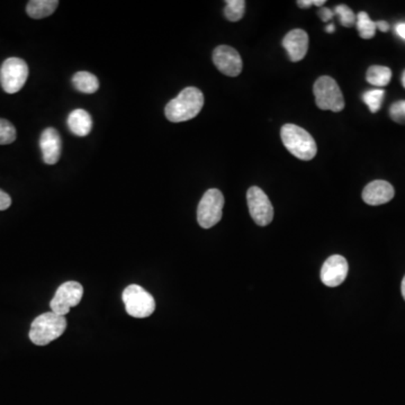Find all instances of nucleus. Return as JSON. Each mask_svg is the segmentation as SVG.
Wrapping results in <instances>:
<instances>
[{
    "instance_id": "nucleus-4",
    "label": "nucleus",
    "mask_w": 405,
    "mask_h": 405,
    "mask_svg": "<svg viewBox=\"0 0 405 405\" xmlns=\"http://www.w3.org/2000/svg\"><path fill=\"white\" fill-rule=\"evenodd\" d=\"M313 93L320 110L339 113L345 108L343 92L334 78L329 76L320 77L313 86Z\"/></svg>"
},
{
    "instance_id": "nucleus-30",
    "label": "nucleus",
    "mask_w": 405,
    "mask_h": 405,
    "mask_svg": "<svg viewBox=\"0 0 405 405\" xmlns=\"http://www.w3.org/2000/svg\"><path fill=\"white\" fill-rule=\"evenodd\" d=\"M327 32H328V33H334V24L328 25V26H327Z\"/></svg>"
},
{
    "instance_id": "nucleus-24",
    "label": "nucleus",
    "mask_w": 405,
    "mask_h": 405,
    "mask_svg": "<svg viewBox=\"0 0 405 405\" xmlns=\"http://www.w3.org/2000/svg\"><path fill=\"white\" fill-rule=\"evenodd\" d=\"M390 117L394 122L405 124V101H397L390 106Z\"/></svg>"
},
{
    "instance_id": "nucleus-29",
    "label": "nucleus",
    "mask_w": 405,
    "mask_h": 405,
    "mask_svg": "<svg viewBox=\"0 0 405 405\" xmlns=\"http://www.w3.org/2000/svg\"><path fill=\"white\" fill-rule=\"evenodd\" d=\"M395 31H397V35L401 36L403 40H405V23H399L395 27Z\"/></svg>"
},
{
    "instance_id": "nucleus-21",
    "label": "nucleus",
    "mask_w": 405,
    "mask_h": 405,
    "mask_svg": "<svg viewBox=\"0 0 405 405\" xmlns=\"http://www.w3.org/2000/svg\"><path fill=\"white\" fill-rule=\"evenodd\" d=\"M385 92L383 89L368 90L363 94V101L368 106L372 113H377L381 107V103L384 98Z\"/></svg>"
},
{
    "instance_id": "nucleus-6",
    "label": "nucleus",
    "mask_w": 405,
    "mask_h": 405,
    "mask_svg": "<svg viewBox=\"0 0 405 405\" xmlns=\"http://www.w3.org/2000/svg\"><path fill=\"white\" fill-rule=\"evenodd\" d=\"M224 196L216 188L203 195L197 209V221L203 229H211L220 222L223 214Z\"/></svg>"
},
{
    "instance_id": "nucleus-28",
    "label": "nucleus",
    "mask_w": 405,
    "mask_h": 405,
    "mask_svg": "<svg viewBox=\"0 0 405 405\" xmlns=\"http://www.w3.org/2000/svg\"><path fill=\"white\" fill-rule=\"evenodd\" d=\"M376 28H379L381 32H388L390 30V25L384 21H376Z\"/></svg>"
},
{
    "instance_id": "nucleus-12",
    "label": "nucleus",
    "mask_w": 405,
    "mask_h": 405,
    "mask_svg": "<svg viewBox=\"0 0 405 405\" xmlns=\"http://www.w3.org/2000/svg\"><path fill=\"white\" fill-rule=\"evenodd\" d=\"M40 148L45 164H57L62 151V141L59 132L53 128H45L40 137Z\"/></svg>"
},
{
    "instance_id": "nucleus-27",
    "label": "nucleus",
    "mask_w": 405,
    "mask_h": 405,
    "mask_svg": "<svg viewBox=\"0 0 405 405\" xmlns=\"http://www.w3.org/2000/svg\"><path fill=\"white\" fill-rule=\"evenodd\" d=\"M318 14H319L320 18H321L323 21H329L331 18L334 17V12H332L331 9L327 8V7H322V8H320Z\"/></svg>"
},
{
    "instance_id": "nucleus-19",
    "label": "nucleus",
    "mask_w": 405,
    "mask_h": 405,
    "mask_svg": "<svg viewBox=\"0 0 405 405\" xmlns=\"http://www.w3.org/2000/svg\"><path fill=\"white\" fill-rule=\"evenodd\" d=\"M356 25H357L358 33L361 39L370 40L375 36L376 30H377L376 21H372L367 12H361L358 14Z\"/></svg>"
},
{
    "instance_id": "nucleus-25",
    "label": "nucleus",
    "mask_w": 405,
    "mask_h": 405,
    "mask_svg": "<svg viewBox=\"0 0 405 405\" xmlns=\"http://www.w3.org/2000/svg\"><path fill=\"white\" fill-rule=\"evenodd\" d=\"M325 0H298V6L301 8H310L311 6H320L325 5Z\"/></svg>"
},
{
    "instance_id": "nucleus-1",
    "label": "nucleus",
    "mask_w": 405,
    "mask_h": 405,
    "mask_svg": "<svg viewBox=\"0 0 405 405\" xmlns=\"http://www.w3.org/2000/svg\"><path fill=\"white\" fill-rule=\"evenodd\" d=\"M203 106L204 95L202 92L196 87H187L176 98L168 103L164 114L170 122H186L196 117Z\"/></svg>"
},
{
    "instance_id": "nucleus-16",
    "label": "nucleus",
    "mask_w": 405,
    "mask_h": 405,
    "mask_svg": "<svg viewBox=\"0 0 405 405\" xmlns=\"http://www.w3.org/2000/svg\"><path fill=\"white\" fill-rule=\"evenodd\" d=\"M59 6L58 0H31L27 3V15L34 19L49 17Z\"/></svg>"
},
{
    "instance_id": "nucleus-5",
    "label": "nucleus",
    "mask_w": 405,
    "mask_h": 405,
    "mask_svg": "<svg viewBox=\"0 0 405 405\" xmlns=\"http://www.w3.org/2000/svg\"><path fill=\"white\" fill-rule=\"evenodd\" d=\"M123 302L128 316L137 319L148 318L155 310V298L139 285H130L124 289Z\"/></svg>"
},
{
    "instance_id": "nucleus-10",
    "label": "nucleus",
    "mask_w": 405,
    "mask_h": 405,
    "mask_svg": "<svg viewBox=\"0 0 405 405\" xmlns=\"http://www.w3.org/2000/svg\"><path fill=\"white\" fill-rule=\"evenodd\" d=\"M213 62L222 74L229 77L240 75L243 68L242 59L236 49L220 45L213 52Z\"/></svg>"
},
{
    "instance_id": "nucleus-2",
    "label": "nucleus",
    "mask_w": 405,
    "mask_h": 405,
    "mask_svg": "<svg viewBox=\"0 0 405 405\" xmlns=\"http://www.w3.org/2000/svg\"><path fill=\"white\" fill-rule=\"evenodd\" d=\"M66 329V316L54 312L43 313L32 322L28 336L36 346H46L61 337Z\"/></svg>"
},
{
    "instance_id": "nucleus-20",
    "label": "nucleus",
    "mask_w": 405,
    "mask_h": 405,
    "mask_svg": "<svg viewBox=\"0 0 405 405\" xmlns=\"http://www.w3.org/2000/svg\"><path fill=\"white\" fill-rule=\"evenodd\" d=\"M245 0H227L224 15L230 21H238L245 15Z\"/></svg>"
},
{
    "instance_id": "nucleus-9",
    "label": "nucleus",
    "mask_w": 405,
    "mask_h": 405,
    "mask_svg": "<svg viewBox=\"0 0 405 405\" xmlns=\"http://www.w3.org/2000/svg\"><path fill=\"white\" fill-rule=\"evenodd\" d=\"M247 202L251 218L258 225L266 227L271 223L274 218V207L261 188L256 186L249 188Z\"/></svg>"
},
{
    "instance_id": "nucleus-32",
    "label": "nucleus",
    "mask_w": 405,
    "mask_h": 405,
    "mask_svg": "<svg viewBox=\"0 0 405 405\" xmlns=\"http://www.w3.org/2000/svg\"><path fill=\"white\" fill-rule=\"evenodd\" d=\"M402 84H403V87H404V88H405V70H404V72H403V75H402Z\"/></svg>"
},
{
    "instance_id": "nucleus-15",
    "label": "nucleus",
    "mask_w": 405,
    "mask_h": 405,
    "mask_svg": "<svg viewBox=\"0 0 405 405\" xmlns=\"http://www.w3.org/2000/svg\"><path fill=\"white\" fill-rule=\"evenodd\" d=\"M68 128L77 137H86L93 128V119L85 110H75L69 114Z\"/></svg>"
},
{
    "instance_id": "nucleus-26",
    "label": "nucleus",
    "mask_w": 405,
    "mask_h": 405,
    "mask_svg": "<svg viewBox=\"0 0 405 405\" xmlns=\"http://www.w3.org/2000/svg\"><path fill=\"white\" fill-rule=\"evenodd\" d=\"M12 205V198L7 193L0 189V211H5Z\"/></svg>"
},
{
    "instance_id": "nucleus-14",
    "label": "nucleus",
    "mask_w": 405,
    "mask_h": 405,
    "mask_svg": "<svg viewBox=\"0 0 405 405\" xmlns=\"http://www.w3.org/2000/svg\"><path fill=\"white\" fill-rule=\"evenodd\" d=\"M395 191L393 186L385 180H375L363 188V200L368 205H383L393 200Z\"/></svg>"
},
{
    "instance_id": "nucleus-3",
    "label": "nucleus",
    "mask_w": 405,
    "mask_h": 405,
    "mask_svg": "<svg viewBox=\"0 0 405 405\" xmlns=\"http://www.w3.org/2000/svg\"><path fill=\"white\" fill-rule=\"evenodd\" d=\"M280 137L285 148L300 160H312L318 153V146L312 135L295 124H285L280 131Z\"/></svg>"
},
{
    "instance_id": "nucleus-13",
    "label": "nucleus",
    "mask_w": 405,
    "mask_h": 405,
    "mask_svg": "<svg viewBox=\"0 0 405 405\" xmlns=\"http://www.w3.org/2000/svg\"><path fill=\"white\" fill-rule=\"evenodd\" d=\"M283 46L293 62H298L305 58L309 50V35L303 30H293L283 40Z\"/></svg>"
},
{
    "instance_id": "nucleus-7",
    "label": "nucleus",
    "mask_w": 405,
    "mask_h": 405,
    "mask_svg": "<svg viewBox=\"0 0 405 405\" xmlns=\"http://www.w3.org/2000/svg\"><path fill=\"white\" fill-rule=\"evenodd\" d=\"M28 78V66L19 58H8L0 68V84L7 94H16L24 87Z\"/></svg>"
},
{
    "instance_id": "nucleus-8",
    "label": "nucleus",
    "mask_w": 405,
    "mask_h": 405,
    "mask_svg": "<svg viewBox=\"0 0 405 405\" xmlns=\"http://www.w3.org/2000/svg\"><path fill=\"white\" fill-rule=\"evenodd\" d=\"M84 296L83 285L77 282H67L60 285L55 292V295L51 301L50 307L52 312L59 316H66L71 310V307H77Z\"/></svg>"
},
{
    "instance_id": "nucleus-18",
    "label": "nucleus",
    "mask_w": 405,
    "mask_h": 405,
    "mask_svg": "<svg viewBox=\"0 0 405 405\" xmlns=\"http://www.w3.org/2000/svg\"><path fill=\"white\" fill-rule=\"evenodd\" d=\"M390 79H392V71L388 67L372 66L367 70L366 80L372 86H388Z\"/></svg>"
},
{
    "instance_id": "nucleus-22",
    "label": "nucleus",
    "mask_w": 405,
    "mask_h": 405,
    "mask_svg": "<svg viewBox=\"0 0 405 405\" xmlns=\"http://www.w3.org/2000/svg\"><path fill=\"white\" fill-rule=\"evenodd\" d=\"M16 128L7 119H0V146L10 144L16 140Z\"/></svg>"
},
{
    "instance_id": "nucleus-11",
    "label": "nucleus",
    "mask_w": 405,
    "mask_h": 405,
    "mask_svg": "<svg viewBox=\"0 0 405 405\" xmlns=\"http://www.w3.org/2000/svg\"><path fill=\"white\" fill-rule=\"evenodd\" d=\"M348 262L339 255L327 259L321 269V280L325 286L337 287L343 284L348 275Z\"/></svg>"
},
{
    "instance_id": "nucleus-23",
    "label": "nucleus",
    "mask_w": 405,
    "mask_h": 405,
    "mask_svg": "<svg viewBox=\"0 0 405 405\" xmlns=\"http://www.w3.org/2000/svg\"><path fill=\"white\" fill-rule=\"evenodd\" d=\"M334 14L339 16L340 23L345 27H352L356 24L357 16L354 15L352 8H349L347 5H338L334 8Z\"/></svg>"
},
{
    "instance_id": "nucleus-17",
    "label": "nucleus",
    "mask_w": 405,
    "mask_h": 405,
    "mask_svg": "<svg viewBox=\"0 0 405 405\" xmlns=\"http://www.w3.org/2000/svg\"><path fill=\"white\" fill-rule=\"evenodd\" d=\"M72 84L78 92L83 94H95L99 89V81L93 74L79 71L72 77Z\"/></svg>"
},
{
    "instance_id": "nucleus-31",
    "label": "nucleus",
    "mask_w": 405,
    "mask_h": 405,
    "mask_svg": "<svg viewBox=\"0 0 405 405\" xmlns=\"http://www.w3.org/2000/svg\"><path fill=\"white\" fill-rule=\"evenodd\" d=\"M401 289H402L403 298H404V300H405V276L402 280V286H401Z\"/></svg>"
}]
</instances>
